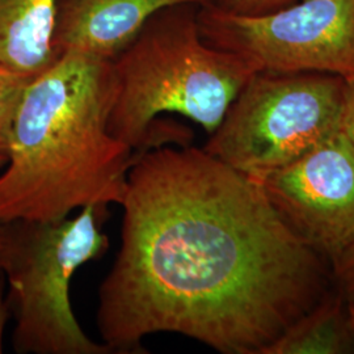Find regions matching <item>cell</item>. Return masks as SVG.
I'll return each instance as SVG.
<instances>
[{"label":"cell","instance_id":"6da1fadb","mask_svg":"<svg viewBox=\"0 0 354 354\" xmlns=\"http://www.w3.org/2000/svg\"><path fill=\"white\" fill-rule=\"evenodd\" d=\"M121 245L97 329L118 353L171 332L223 354H266L332 286L330 266L260 185L196 147H155L127 175Z\"/></svg>","mask_w":354,"mask_h":354},{"label":"cell","instance_id":"7a4b0ae2","mask_svg":"<svg viewBox=\"0 0 354 354\" xmlns=\"http://www.w3.org/2000/svg\"><path fill=\"white\" fill-rule=\"evenodd\" d=\"M112 61L64 53L28 86L0 175V223L55 222L89 205H121L140 153L114 138Z\"/></svg>","mask_w":354,"mask_h":354},{"label":"cell","instance_id":"3957f363","mask_svg":"<svg viewBox=\"0 0 354 354\" xmlns=\"http://www.w3.org/2000/svg\"><path fill=\"white\" fill-rule=\"evenodd\" d=\"M198 6L177 4L155 13L112 61L115 88L108 129L134 151L169 142L165 127H155L162 113L184 115L214 133L230 105L259 73L241 55L203 39Z\"/></svg>","mask_w":354,"mask_h":354},{"label":"cell","instance_id":"277c9868","mask_svg":"<svg viewBox=\"0 0 354 354\" xmlns=\"http://www.w3.org/2000/svg\"><path fill=\"white\" fill-rule=\"evenodd\" d=\"M106 213L108 206L89 205L55 222L0 223V269L8 285L16 353H113L84 333L70 301L76 270L108 250Z\"/></svg>","mask_w":354,"mask_h":354},{"label":"cell","instance_id":"5b68a950","mask_svg":"<svg viewBox=\"0 0 354 354\" xmlns=\"http://www.w3.org/2000/svg\"><path fill=\"white\" fill-rule=\"evenodd\" d=\"M345 92L342 76L256 73L203 150L259 181L342 129Z\"/></svg>","mask_w":354,"mask_h":354},{"label":"cell","instance_id":"8992f818","mask_svg":"<svg viewBox=\"0 0 354 354\" xmlns=\"http://www.w3.org/2000/svg\"><path fill=\"white\" fill-rule=\"evenodd\" d=\"M203 39L238 54L259 73H324L354 79V0H299L272 12L198 6Z\"/></svg>","mask_w":354,"mask_h":354},{"label":"cell","instance_id":"52a82bcc","mask_svg":"<svg viewBox=\"0 0 354 354\" xmlns=\"http://www.w3.org/2000/svg\"><path fill=\"white\" fill-rule=\"evenodd\" d=\"M291 232L332 266L354 245V149L342 129L256 181Z\"/></svg>","mask_w":354,"mask_h":354},{"label":"cell","instance_id":"ba28073f","mask_svg":"<svg viewBox=\"0 0 354 354\" xmlns=\"http://www.w3.org/2000/svg\"><path fill=\"white\" fill-rule=\"evenodd\" d=\"M210 0H57L53 45L58 57L82 53L113 61L155 13Z\"/></svg>","mask_w":354,"mask_h":354},{"label":"cell","instance_id":"9c48e42d","mask_svg":"<svg viewBox=\"0 0 354 354\" xmlns=\"http://www.w3.org/2000/svg\"><path fill=\"white\" fill-rule=\"evenodd\" d=\"M55 6L57 0H0V64L36 77L59 58L53 45Z\"/></svg>","mask_w":354,"mask_h":354},{"label":"cell","instance_id":"30bf717a","mask_svg":"<svg viewBox=\"0 0 354 354\" xmlns=\"http://www.w3.org/2000/svg\"><path fill=\"white\" fill-rule=\"evenodd\" d=\"M354 353V308L333 285L295 319L266 354Z\"/></svg>","mask_w":354,"mask_h":354},{"label":"cell","instance_id":"8fae6325","mask_svg":"<svg viewBox=\"0 0 354 354\" xmlns=\"http://www.w3.org/2000/svg\"><path fill=\"white\" fill-rule=\"evenodd\" d=\"M35 77L0 64V155L8 160L13 122L28 86Z\"/></svg>","mask_w":354,"mask_h":354},{"label":"cell","instance_id":"7c38bea8","mask_svg":"<svg viewBox=\"0 0 354 354\" xmlns=\"http://www.w3.org/2000/svg\"><path fill=\"white\" fill-rule=\"evenodd\" d=\"M332 285L354 308V245L330 266Z\"/></svg>","mask_w":354,"mask_h":354},{"label":"cell","instance_id":"4fadbf2b","mask_svg":"<svg viewBox=\"0 0 354 354\" xmlns=\"http://www.w3.org/2000/svg\"><path fill=\"white\" fill-rule=\"evenodd\" d=\"M215 4L226 11L245 15L272 12L285 8L299 0H213Z\"/></svg>","mask_w":354,"mask_h":354},{"label":"cell","instance_id":"5bb4252c","mask_svg":"<svg viewBox=\"0 0 354 354\" xmlns=\"http://www.w3.org/2000/svg\"><path fill=\"white\" fill-rule=\"evenodd\" d=\"M342 133L346 136L348 140L352 143L354 149V79L346 80V92L345 102L342 109Z\"/></svg>","mask_w":354,"mask_h":354},{"label":"cell","instance_id":"9a60e30c","mask_svg":"<svg viewBox=\"0 0 354 354\" xmlns=\"http://www.w3.org/2000/svg\"><path fill=\"white\" fill-rule=\"evenodd\" d=\"M6 276L3 273V270L0 269V353H3V335H4V329L8 323V320L12 317L11 314V308L6 297Z\"/></svg>","mask_w":354,"mask_h":354},{"label":"cell","instance_id":"2e32d148","mask_svg":"<svg viewBox=\"0 0 354 354\" xmlns=\"http://www.w3.org/2000/svg\"><path fill=\"white\" fill-rule=\"evenodd\" d=\"M7 165V158L6 156H1L0 155V168L3 167V165Z\"/></svg>","mask_w":354,"mask_h":354}]
</instances>
